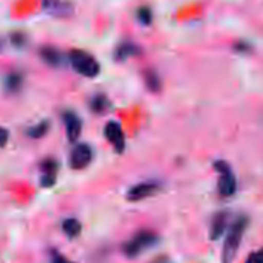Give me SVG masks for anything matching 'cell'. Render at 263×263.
<instances>
[{
    "label": "cell",
    "instance_id": "21",
    "mask_svg": "<svg viewBox=\"0 0 263 263\" xmlns=\"http://www.w3.org/2000/svg\"><path fill=\"white\" fill-rule=\"evenodd\" d=\"M246 263H263V248H260L258 251L252 252V254L248 257Z\"/></svg>",
    "mask_w": 263,
    "mask_h": 263
},
{
    "label": "cell",
    "instance_id": "24",
    "mask_svg": "<svg viewBox=\"0 0 263 263\" xmlns=\"http://www.w3.org/2000/svg\"><path fill=\"white\" fill-rule=\"evenodd\" d=\"M235 48H237V50H243L241 53H246V51L249 50V45H248V44H238Z\"/></svg>",
    "mask_w": 263,
    "mask_h": 263
},
{
    "label": "cell",
    "instance_id": "22",
    "mask_svg": "<svg viewBox=\"0 0 263 263\" xmlns=\"http://www.w3.org/2000/svg\"><path fill=\"white\" fill-rule=\"evenodd\" d=\"M10 140V132L4 127H0V149L5 147Z\"/></svg>",
    "mask_w": 263,
    "mask_h": 263
},
{
    "label": "cell",
    "instance_id": "2",
    "mask_svg": "<svg viewBox=\"0 0 263 263\" xmlns=\"http://www.w3.org/2000/svg\"><path fill=\"white\" fill-rule=\"evenodd\" d=\"M158 241H160V237L157 232L149 231V229H143V231H138L134 237L128 238L122 245V252L128 258H135V257H140L144 251L157 246Z\"/></svg>",
    "mask_w": 263,
    "mask_h": 263
},
{
    "label": "cell",
    "instance_id": "19",
    "mask_svg": "<svg viewBox=\"0 0 263 263\" xmlns=\"http://www.w3.org/2000/svg\"><path fill=\"white\" fill-rule=\"evenodd\" d=\"M137 19L138 22L143 25V27H149L154 21V14H152V10L149 7H141L138 8L137 11Z\"/></svg>",
    "mask_w": 263,
    "mask_h": 263
},
{
    "label": "cell",
    "instance_id": "17",
    "mask_svg": "<svg viewBox=\"0 0 263 263\" xmlns=\"http://www.w3.org/2000/svg\"><path fill=\"white\" fill-rule=\"evenodd\" d=\"M48 130H50V122L48 121H42L33 127H30L27 130V135L30 138H34V140H39V138H44L47 134H48Z\"/></svg>",
    "mask_w": 263,
    "mask_h": 263
},
{
    "label": "cell",
    "instance_id": "11",
    "mask_svg": "<svg viewBox=\"0 0 263 263\" xmlns=\"http://www.w3.org/2000/svg\"><path fill=\"white\" fill-rule=\"evenodd\" d=\"M44 10L51 16H70L73 7L67 0H44Z\"/></svg>",
    "mask_w": 263,
    "mask_h": 263
},
{
    "label": "cell",
    "instance_id": "9",
    "mask_svg": "<svg viewBox=\"0 0 263 263\" xmlns=\"http://www.w3.org/2000/svg\"><path fill=\"white\" fill-rule=\"evenodd\" d=\"M138 54H140V47L135 42H132V41H122L115 48L113 58H115L116 62H124V61H128L130 58L138 56Z\"/></svg>",
    "mask_w": 263,
    "mask_h": 263
},
{
    "label": "cell",
    "instance_id": "3",
    "mask_svg": "<svg viewBox=\"0 0 263 263\" xmlns=\"http://www.w3.org/2000/svg\"><path fill=\"white\" fill-rule=\"evenodd\" d=\"M68 62L76 73L85 78H96L101 71V65L95 56L84 50H73L68 54Z\"/></svg>",
    "mask_w": 263,
    "mask_h": 263
},
{
    "label": "cell",
    "instance_id": "6",
    "mask_svg": "<svg viewBox=\"0 0 263 263\" xmlns=\"http://www.w3.org/2000/svg\"><path fill=\"white\" fill-rule=\"evenodd\" d=\"M93 160V149L87 143H79L70 154V166L76 171L85 169Z\"/></svg>",
    "mask_w": 263,
    "mask_h": 263
},
{
    "label": "cell",
    "instance_id": "14",
    "mask_svg": "<svg viewBox=\"0 0 263 263\" xmlns=\"http://www.w3.org/2000/svg\"><path fill=\"white\" fill-rule=\"evenodd\" d=\"M88 105H90V110L93 113L102 115V113H105L110 108V101H108V98L104 93H96V95H93L90 98Z\"/></svg>",
    "mask_w": 263,
    "mask_h": 263
},
{
    "label": "cell",
    "instance_id": "5",
    "mask_svg": "<svg viewBox=\"0 0 263 263\" xmlns=\"http://www.w3.org/2000/svg\"><path fill=\"white\" fill-rule=\"evenodd\" d=\"M160 189H161V183L157 180L143 181V183H138L128 189L127 200L128 201H141V200H146V198L155 195Z\"/></svg>",
    "mask_w": 263,
    "mask_h": 263
},
{
    "label": "cell",
    "instance_id": "15",
    "mask_svg": "<svg viewBox=\"0 0 263 263\" xmlns=\"http://www.w3.org/2000/svg\"><path fill=\"white\" fill-rule=\"evenodd\" d=\"M144 82H146L147 90H151L154 93L161 90V78H160V74L154 68H147L144 71Z\"/></svg>",
    "mask_w": 263,
    "mask_h": 263
},
{
    "label": "cell",
    "instance_id": "4",
    "mask_svg": "<svg viewBox=\"0 0 263 263\" xmlns=\"http://www.w3.org/2000/svg\"><path fill=\"white\" fill-rule=\"evenodd\" d=\"M214 169L218 172V194L224 198L232 197L237 191V180L226 161H215Z\"/></svg>",
    "mask_w": 263,
    "mask_h": 263
},
{
    "label": "cell",
    "instance_id": "16",
    "mask_svg": "<svg viewBox=\"0 0 263 263\" xmlns=\"http://www.w3.org/2000/svg\"><path fill=\"white\" fill-rule=\"evenodd\" d=\"M81 229H82V226H81L79 220H76V218H67V220H64V223H62V231H64L65 235L70 237V238L78 237V235L81 234Z\"/></svg>",
    "mask_w": 263,
    "mask_h": 263
},
{
    "label": "cell",
    "instance_id": "12",
    "mask_svg": "<svg viewBox=\"0 0 263 263\" xmlns=\"http://www.w3.org/2000/svg\"><path fill=\"white\" fill-rule=\"evenodd\" d=\"M228 218H229V214L228 211H220L214 215L212 218V223H211V240H218L223 234H224V229H226V224H228Z\"/></svg>",
    "mask_w": 263,
    "mask_h": 263
},
{
    "label": "cell",
    "instance_id": "13",
    "mask_svg": "<svg viewBox=\"0 0 263 263\" xmlns=\"http://www.w3.org/2000/svg\"><path fill=\"white\" fill-rule=\"evenodd\" d=\"M39 54L44 59V62H47L51 67H62L65 64V56L61 53V50L54 47H42Z\"/></svg>",
    "mask_w": 263,
    "mask_h": 263
},
{
    "label": "cell",
    "instance_id": "1",
    "mask_svg": "<svg viewBox=\"0 0 263 263\" xmlns=\"http://www.w3.org/2000/svg\"><path fill=\"white\" fill-rule=\"evenodd\" d=\"M248 217L246 215H238L234 223L231 224V229L228 231V235L224 238V245H223V249H221V263H232L235 255H237V251L240 248V243H241V238L245 235V231L248 228Z\"/></svg>",
    "mask_w": 263,
    "mask_h": 263
},
{
    "label": "cell",
    "instance_id": "18",
    "mask_svg": "<svg viewBox=\"0 0 263 263\" xmlns=\"http://www.w3.org/2000/svg\"><path fill=\"white\" fill-rule=\"evenodd\" d=\"M22 81H24V78H22L21 73H10V74H7V78H5V88H7L10 93H16V91L21 90Z\"/></svg>",
    "mask_w": 263,
    "mask_h": 263
},
{
    "label": "cell",
    "instance_id": "23",
    "mask_svg": "<svg viewBox=\"0 0 263 263\" xmlns=\"http://www.w3.org/2000/svg\"><path fill=\"white\" fill-rule=\"evenodd\" d=\"M51 263H73L71 260H68V258H65L62 254H59V252H53L51 254Z\"/></svg>",
    "mask_w": 263,
    "mask_h": 263
},
{
    "label": "cell",
    "instance_id": "7",
    "mask_svg": "<svg viewBox=\"0 0 263 263\" xmlns=\"http://www.w3.org/2000/svg\"><path fill=\"white\" fill-rule=\"evenodd\" d=\"M104 135L118 154H121L125 149V137H124L122 127L118 121H108L105 124Z\"/></svg>",
    "mask_w": 263,
    "mask_h": 263
},
{
    "label": "cell",
    "instance_id": "20",
    "mask_svg": "<svg viewBox=\"0 0 263 263\" xmlns=\"http://www.w3.org/2000/svg\"><path fill=\"white\" fill-rule=\"evenodd\" d=\"M11 44L16 47V48H24L27 45V36L24 33H13L11 34Z\"/></svg>",
    "mask_w": 263,
    "mask_h": 263
},
{
    "label": "cell",
    "instance_id": "10",
    "mask_svg": "<svg viewBox=\"0 0 263 263\" xmlns=\"http://www.w3.org/2000/svg\"><path fill=\"white\" fill-rule=\"evenodd\" d=\"M58 169H59V164L53 158H47L42 163V178H41V184L44 187H51L56 183Z\"/></svg>",
    "mask_w": 263,
    "mask_h": 263
},
{
    "label": "cell",
    "instance_id": "8",
    "mask_svg": "<svg viewBox=\"0 0 263 263\" xmlns=\"http://www.w3.org/2000/svg\"><path fill=\"white\" fill-rule=\"evenodd\" d=\"M62 121L65 124V132H67V138L74 143L82 132V119L71 110H67L62 113Z\"/></svg>",
    "mask_w": 263,
    "mask_h": 263
}]
</instances>
